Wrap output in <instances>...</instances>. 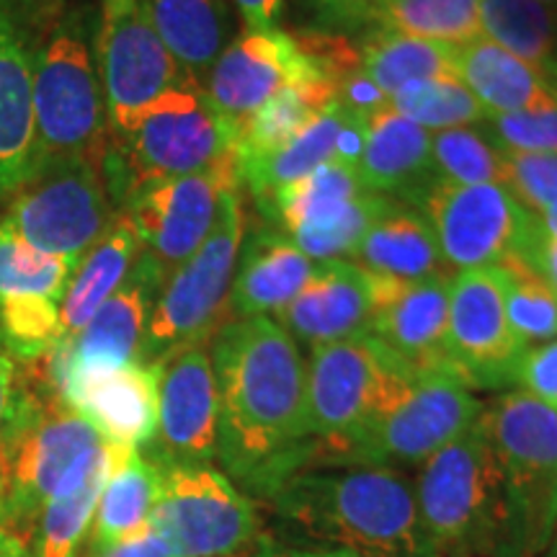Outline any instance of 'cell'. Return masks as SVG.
I'll use <instances>...</instances> for the list:
<instances>
[{
    "label": "cell",
    "instance_id": "6da1fadb",
    "mask_svg": "<svg viewBox=\"0 0 557 557\" xmlns=\"http://www.w3.org/2000/svg\"><path fill=\"white\" fill-rule=\"evenodd\" d=\"M220 398L218 459L240 491L267 498L318 457L308 361L274 318H233L209 344Z\"/></svg>",
    "mask_w": 557,
    "mask_h": 557
},
{
    "label": "cell",
    "instance_id": "7a4b0ae2",
    "mask_svg": "<svg viewBox=\"0 0 557 557\" xmlns=\"http://www.w3.org/2000/svg\"><path fill=\"white\" fill-rule=\"evenodd\" d=\"M129 451L135 449L103 438L86 416L60 398L41 361L18 364L0 429V478L13 534L32 545L41 508L78 493Z\"/></svg>",
    "mask_w": 557,
    "mask_h": 557
},
{
    "label": "cell",
    "instance_id": "3957f363",
    "mask_svg": "<svg viewBox=\"0 0 557 557\" xmlns=\"http://www.w3.org/2000/svg\"><path fill=\"white\" fill-rule=\"evenodd\" d=\"M289 532L361 557H438L418 513L416 485L380 465H308L263 498Z\"/></svg>",
    "mask_w": 557,
    "mask_h": 557
},
{
    "label": "cell",
    "instance_id": "277c9868",
    "mask_svg": "<svg viewBox=\"0 0 557 557\" xmlns=\"http://www.w3.org/2000/svg\"><path fill=\"white\" fill-rule=\"evenodd\" d=\"M99 13L88 3L65 5L32 41L34 124L37 169L34 173L94 160L101 165L109 145V116L96 67Z\"/></svg>",
    "mask_w": 557,
    "mask_h": 557
},
{
    "label": "cell",
    "instance_id": "5b68a950",
    "mask_svg": "<svg viewBox=\"0 0 557 557\" xmlns=\"http://www.w3.org/2000/svg\"><path fill=\"white\" fill-rule=\"evenodd\" d=\"M416 500L438 557H517L504 468L483 416L421 465Z\"/></svg>",
    "mask_w": 557,
    "mask_h": 557
},
{
    "label": "cell",
    "instance_id": "8992f818",
    "mask_svg": "<svg viewBox=\"0 0 557 557\" xmlns=\"http://www.w3.org/2000/svg\"><path fill=\"white\" fill-rule=\"evenodd\" d=\"M233 156V132L212 109L201 83L184 75L129 129L109 135L101 176L114 207L124 212L148 186L209 171Z\"/></svg>",
    "mask_w": 557,
    "mask_h": 557
},
{
    "label": "cell",
    "instance_id": "52a82bcc",
    "mask_svg": "<svg viewBox=\"0 0 557 557\" xmlns=\"http://www.w3.org/2000/svg\"><path fill=\"white\" fill-rule=\"evenodd\" d=\"M418 372L374 336L320 346L308 359L312 465H346L367 431L395 406Z\"/></svg>",
    "mask_w": 557,
    "mask_h": 557
},
{
    "label": "cell",
    "instance_id": "ba28073f",
    "mask_svg": "<svg viewBox=\"0 0 557 557\" xmlns=\"http://www.w3.org/2000/svg\"><path fill=\"white\" fill-rule=\"evenodd\" d=\"M243 184L222 197L218 222L197 253L165 278L145 331L139 364L160 367L194 346H209L233 320V282L246 235Z\"/></svg>",
    "mask_w": 557,
    "mask_h": 557
},
{
    "label": "cell",
    "instance_id": "9c48e42d",
    "mask_svg": "<svg viewBox=\"0 0 557 557\" xmlns=\"http://www.w3.org/2000/svg\"><path fill=\"white\" fill-rule=\"evenodd\" d=\"M511 511L513 555L537 557L557 527V410L511 389L483 408Z\"/></svg>",
    "mask_w": 557,
    "mask_h": 557
},
{
    "label": "cell",
    "instance_id": "30bf717a",
    "mask_svg": "<svg viewBox=\"0 0 557 557\" xmlns=\"http://www.w3.org/2000/svg\"><path fill=\"white\" fill-rule=\"evenodd\" d=\"M156 468L160 493L150 527L178 557H235L256 547L259 511L225 472L212 465L156 462Z\"/></svg>",
    "mask_w": 557,
    "mask_h": 557
},
{
    "label": "cell",
    "instance_id": "8fae6325",
    "mask_svg": "<svg viewBox=\"0 0 557 557\" xmlns=\"http://www.w3.org/2000/svg\"><path fill=\"white\" fill-rule=\"evenodd\" d=\"M94 160H70L26 181L0 222L41 253L78 263L120 218Z\"/></svg>",
    "mask_w": 557,
    "mask_h": 557
},
{
    "label": "cell",
    "instance_id": "7c38bea8",
    "mask_svg": "<svg viewBox=\"0 0 557 557\" xmlns=\"http://www.w3.org/2000/svg\"><path fill=\"white\" fill-rule=\"evenodd\" d=\"M387 201L361 184L357 169L329 160L278 189L259 214L276 222L308 259L348 261Z\"/></svg>",
    "mask_w": 557,
    "mask_h": 557
},
{
    "label": "cell",
    "instance_id": "4fadbf2b",
    "mask_svg": "<svg viewBox=\"0 0 557 557\" xmlns=\"http://www.w3.org/2000/svg\"><path fill=\"white\" fill-rule=\"evenodd\" d=\"M163 284V271L148 253L139 250L122 287L101 305L86 329L65 344L54 346L50 357L41 359V367L62 400L67 403L83 382L114 369L139 364L145 331Z\"/></svg>",
    "mask_w": 557,
    "mask_h": 557
},
{
    "label": "cell",
    "instance_id": "5bb4252c",
    "mask_svg": "<svg viewBox=\"0 0 557 557\" xmlns=\"http://www.w3.org/2000/svg\"><path fill=\"white\" fill-rule=\"evenodd\" d=\"M96 67L107 103L109 135H120L152 101L184 78L158 37L143 0H103L96 29Z\"/></svg>",
    "mask_w": 557,
    "mask_h": 557
},
{
    "label": "cell",
    "instance_id": "9a60e30c",
    "mask_svg": "<svg viewBox=\"0 0 557 557\" xmlns=\"http://www.w3.org/2000/svg\"><path fill=\"white\" fill-rule=\"evenodd\" d=\"M483 403L444 372H418L395 406L367 431L346 465H423L475 426Z\"/></svg>",
    "mask_w": 557,
    "mask_h": 557
},
{
    "label": "cell",
    "instance_id": "2e32d148",
    "mask_svg": "<svg viewBox=\"0 0 557 557\" xmlns=\"http://www.w3.org/2000/svg\"><path fill=\"white\" fill-rule=\"evenodd\" d=\"M421 209L451 274L517 261L534 233V214L500 184H436Z\"/></svg>",
    "mask_w": 557,
    "mask_h": 557
},
{
    "label": "cell",
    "instance_id": "e0dca14e",
    "mask_svg": "<svg viewBox=\"0 0 557 557\" xmlns=\"http://www.w3.org/2000/svg\"><path fill=\"white\" fill-rule=\"evenodd\" d=\"M529 346L506 315L504 269H472L451 276L447 369L470 389L517 385V369Z\"/></svg>",
    "mask_w": 557,
    "mask_h": 557
},
{
    "label": "cell",
    "instance_id": "ac0fdd59",
    "mask_svg": "<svg viewBox=\"0 0 557 557\" xmlns=\"http://www.w3.org/2000/svg\"><path fill=\"white\" fill-rule=\"evenodd\" d=\"M235 186H240V173L233 156L209 171L152 184L129 201L124 214L135 227L139 250L165 278L197 253L218 222L222 197Z\"/></svg>",
    "mask_w": 557,
    "mask_h": 557
},
{
    "label": "cell",
    "instance_id": "d6986e66",
    "mask_svg": "<svg viewBox=\"0 0 557 557\" xmlns=\"http://www.w3.org/2000/svg\"><path fill=\"white\" fill-rule=\"evenodd\" d=\"M318 78L325 75L299 50L297 39L276 26L238 34L209 70L201 88L225 127L238 137L250 116L278 90Z\"/></svg>",
    "mask_w": 557,
    "mask_h": 557
},
{
    "label": "cell",
    "instance_id": "ffe728a7",
    "mask_svg": "<svg viewBox=\"0 0 557 557\" xmlns=\"http://www.w3.org/2000/svg\"><path fill=\"white\" fill-rule=\"evenodd\" d=\"M220 398L207 346H194L160 364L158 429L148 459L212 465L218 459Z\"/></svg>",
    "mask_w": 557,
    "mask_h": 557
},
{
    "label": "cell",
    "instance_id": "44dd1931",
    "mask_svg": "<svg viewBox=\"0 0 557 557\" xmlns=\"http://www.w3.org/2000/svg\"><path fill=\"white\" fill-rule=\"evenodd\" d=\"M451 276H431L418 282L372 276L374 308L369 336L385 344L413 372L447 369Z\"/></svg>",
    "mask_w": 557,
    "mask_h": 557
},
{
    "label": "cell",
    "instance_id": "7402d4cb",
    "mask_svg": "<svg viewBox=\"0 0 557 557\" xmlns=\"http://www.w3.org/2000/svg\"><path fill=\"white\" fill-rule=\"evenodd\" d=\"M372 274L351 261L318 263L315 274L274 320L297 346H320L367 336L372 323Z\"/></svg>",
    "mask_w": 557,
    "mask_h": 557
},
{
    "label": "cell",
    "instance_id": "603a6c76",
    "mask_svg": "<svg viewBox=\"0 0 557 557\" xmlns=\"http://www.w3.org/2000/svg\"><path fill=\"white\" fill-rule=\"evenodd\" d=\"M37 124H34L32 37L0 0V205L34 176Z\"/></svg>",
    "mask_w": 557,
    "mask_h": 557
},
{
    "label": "cell",
    "instance_id": "cb8c5ba5",
    "mask_svg": "<svg viewBox=\"0 0 557 557\" xmlns=\"http://www.w3.org/2000/svg\"><path fill=\"white\" fill-rule=\"evenodd\" d=\"M308 259L276 222L259 220L243 235L238 271L233 282V318L276 315L315 274Z\"/></svg>",
    "mask_w": 557,
    "mask_h": 557
},
{
    "label": "cell",
    "instance_id": "d4e9b609",
    "mask_svg": "<svg viewBox=\"0 0 557 557\" xmlns=\"http://www.w3.org/2000/svg\"><path fill=\"white\" fill-rule=\"evenodd\" d=\"M357 173L369 191L421 207L438 184L431 169V132L406 120L387 101L367 120V148Z\"/></svg>",
    "mask_w": 557,
    "mask_h": 557
},
{
    "label": "cell",
    "instance_id": "484cf974",
    "mask_svg": "<svg viewBox=\"0 0 557 557\" xmlns=\"http://www.w3.org/2000/svg\"><path fill=\"white\" fill-rule=\"evenodd\" d=\"M160 367L129 364L94 377L70 395L67 406L86 416L103 438L129 449L148 447L158 429Z\"/></svg>",
    "mask_w": 557,
    "mask_h": 557
},
{
    "label": "cell",
    "instance_id": "4316f807",
    "mask_svg": "<svg viewBox=\"0 0 557 557\" xmlns=\"http://www.w3.org/2000/svg\"><path fill=\"white\" fill-rule=\"evenodd\" d=\"M348 261L367 274L395 282L455 276L444 263L436 233L423 209L395 199H389L380 218L369 225Z\"/></svg>",
    "mask_w": 557,
    "mask_h": 557
},
{
    "label": "cell",
    "instance_id": "83f0119b",
    "mask_svg": "<svg viewBox=\"0 0 557 557\" xmlns=\"http://www.w3.org/2000/svg\"><path fill=\"white\" fill-rule=\"evenodd\" d=\"M455 75L468 86L487 116L557 103V90L537 67L485 37L455 47Z\"/></svg>",
    "mask_w": 557,
    "mask_h": 557
},
{
    "label": "cell",
    "instance_id": "f1b7e54d",
    "mask_svg": "<svg viewBox=\"0 0 557 557\" xmlns=\"http://www.w3.org/2000/svg\"><path fill=\"white\" fill-rule=\"evenodd\" d=\"M143 5L181 73L197 83H205L220 54L238 37V13L230 0H143Z\"/></svg>",
    "mask_w": 557,
    "mask_h": 557
},
{
    "label": "cell",
    "instance_id": "f546056e",
    "mask_svg": "<svg viewBox=\"0 0 557 557\" xmlns=\"http://www.w3.org/2000/svg\"><path fill=\"white\" fill-rule=\"evenodd\" d=\"M139 240L127 214H120L109 233L75 263L60 302V344L86 329L107 299L122 287L135 267Z\"/></svg>",
    "mask_w": 557,
    "mask_h": 557
},
{
    "label": "cell",
    "instance_id": "4dcf8cb0",
    "mask_svg": "<svg viewBox=\"0 0 557 557\" xmlns=\"http://www.w3.org/2000/svg\"><path fill=\"white\" fill-rule=\"evenodd\" d=\"M344 114V107L333 103V107L320 111L315 120L305 124L278 150L238 165L240 184L250 191L256 207H263L278 189L295 184V181L305 178L308 173L336 158V143Z\"/></svg>",
    "mask_w": 557,
    "mask_h": 557
},
{
    "label": "cell",
    "instance_id": "1f68e13d",
    "mask_svg": "<svg viewBox=\"0 0 557 557\" xmlns=\"http://www.w3.org/2000/svg\"><path fill=\"white\" fill-rule=\"evenodd\" d=\"M160 472L143 451L122 459L103 485L96 517L90 524V545H111L150 527L158 504Z\"/></svg>",
    "mask_w": 557,
    "mask_h": 557
},
{
    "label": "cell",
    "instance_id": "d6a6232c",
    "mask_svg": "<svg viewBox=\"0 0 557 557\" xmlns=\"http://www.w3.org/2000/svg\"><path fill=\"white\" fill-rule=\"evenodd\" d=\"M361 73L387 99L418 81L455 75V47L372 29L361 37Z\"/></svg>",
    "mask_w": 557,
    "mask_h": 557
},
{
    "label": "cell",
    "instance_id": "836d02e7",
    "mask_svg": "<svg viewBox=\"0 0 557 557\" xmlns=\"http://www.w3.org/2000/svg\"><path fill=\"white\" fill-rule=\"evenodd\" d=\"M333 103H336V83L329 78L297 83V86L278 90L274 99H269L250 116L246 127L235 137L238 165L278 150Z\"/></svg>",
    "mask_w": 557,
    "mask_h": 557
},
{
    "label": "cell",
    "instance_id": "e575fe53",
    "mask_svg": "<svg viewBox=\"0 0 557 557\" xmlns=\"http://www.w3.org/2000/svg\"><path fill=\"white\" fill-rule=\"evenodd\" d=\"M483 37L542 75L557 65V11L540 0H478Z\"/></svg>",
    "mask_w": 557,
    "mask_h": 557
},
{
    "label": "cell",
    "instance_id": "d590c367",
    "mask_svg": "<svg viewBox=\"0 0 557 557\" xmlns=\"http://www.w3.org/2000/svg\"><path fill=\"white\" fill-rule=\"evenodd\" d=\"M372 29L406 34L444 47H462L483 37L478 0H382Z\"/></svg>",
    "mask_w": 557,
    "mask_h": 557
},
{
    "label": "cell",
    "instance_id": "8d00e7d4",
    "mask_svg": "<svg viewBox=\"0 0 557 557\" xmlns=\"http://www.w3.org/2000/svg\"><path fill=\"white\" fill-rule=\"evenodd\" d=\"M75 263L41 253L0 222V299L62 302Z\"/></svg>",
    "mask_w": 557,
    "mask_h": 557
},
{
    "label": "cell",
    "instance_id": "74e56055",
    "mask_svg": "<svg viewBox=\"0 0 557 557\" xmlns=\"http://www.w3.org/2000/svg\"><path fill=\"white\" fill-rule=\"evenodd\" d=\"M431 169L438 184H504V150L487 137L483 124L431 132Z\"/></svg>",
    "mask_w": 557,
    "mask_h": 557
},
{
    "label": "cell",
    "instance_id": "f35d334b",
    "mask_svg": "<svg viewBox=\"0 0 557 557\" xmlns=\"http://www.w3.org/2000/svg\"><path fill=\"white\" fill-rule=\"evenodd\" d=\"M389 107L429 132L478 127L487 120L485 109L457 75L410 83L389 99Z\"/></svg>",
    "mask_w": 557,
    "mask_h": 557
},
{
    "label": "cell",
    "instance_id": "ab89813d",
    "mask_svg": "<svg viewBox=\"0 0 557 557\" xmlns=\"http://www.w3.org/2000/svg\"><path fill=\"white\" fill-rule=\"evenodd\" d=\"M111 472H114V468L99 472L78 493L67 498H54L41 508L37 529H34V553H37V557H78L83 540H86L90 524H94L96 504H99V496Z\"/></svg>",
    "mask_w": 557,
    "mask_h": 557
},
{
    "label": "cell",
    "instance_id": "60d3db41",
    "mask_svg": "<svg viewBox=\"0 0 557 557\" xmlns=\"http://www.w3.org/2000/svg\"><path fill=\"white\" fill-rule=\"evenodd\" d=\"M506 315L524 346L557 338V292L521 261L500 263Z\"/></svg>",
    "mask_w": 557,
    "mask_h": 557
},
{
    "label": "cell",
    "instance_id": "b9f144b4",
    "mask_svg": "<svg viewBox=\"0 0 557 557\" xmlns=\"http://www.w3.org/2000/svg\"><path fill=\"white\" fill-rule=\"evenodd\" d=\"M521 207L537 214L557 201V152H506L504 184Z\"/></svg>",
    "mask_w": 557,
    "mask_h": 557
},
{
    "label": "cell",
    "instance_id": "7bdbcfd3",
    "mask_svg": "<svg viewBox=\"0 0 557 557\" xmlns=\"http://www.w3.org/2000/svg\"><path fill=\"white\" fill-rule=\"evenodd\" d=\"M483 129L506 152H557V103L487 116Z\"/></svg>",
    "mask_w": 557,
    "mask_h": 557
},
{
    "label": "cell",
    "instance_id": "ee69618b",
    "mask_svg": "<svg viewBox=\"0 0 557 557\" xmlns=\"http://www.w3.org/2000/svg\"><path fill=\"white\" fill-rule=\"evenodd\" d=\"M382 0H297L305 32L364 37L372 29Z\"/></svg>",
    "mask_w": 557,
    "mask_h": 557
},
{
    "label": "cell",
    "instance_id": "f6af8a7d",
    "mask_svg": "<svg viewBox=\"0 0 557 557\" xmlns=\"http://www.w3.org/2000/svg\"><path fill=\"white\" fill-rule=\"evenodd\" d=\"M517 385L557 410V338L527 348L517 369Z\"/></svg>",
    "mask_w": 557,
    "mask_h": 557
},
{
    "label": "cell",
    "instance_id": "bcb514c9",
    "mask_svg": "<svg viewBox=\"0 0 557 557\" xmlns=\"http://www.w3.org/2000/svg\"><path fill=\"white\" fill-rule=\"evenodd\" d=\"M387 101H389L387 96L382 94V90L374 86L364 73H361V67L354 70L351 75H346L344 81H338L336 103L338 107H344L346 111H351V114L369 120L374 111L387 107Z\"/></svg>",
    "mask_w": 557,
    "mask_h": 557
},
{
    "label": "cell",
    "instance_id": "7dc6e473",
    "mask_svg": "<svg viewBox=\"0 0 557 557\" xmlns=\"http://www.w3.org/2000/svg\"><path fill=\"white\" fill-rule=\"evenodd\" d=\"M86 557H178L152 527L111 545H90Z\"/></svg>",
    "mask_w": 557,
    "mask_h": 557
},
{
    "label": "cell",
    "instance_id": "c3c4849f",
    "mask_svg": "<svg viewBox=\"0 0 557 557\" xmlns=\"http://www.w3.org/2000/svg\"><path fill=\"white\" fill-rule=\"evenodd\" d=\"M517 261H521L527 269H532L534 274L545 278L549 287L557 292V238H547L545 233H540L537 218H534L532 238H529L524 253H521Z\"/></svg>",
    "mask_w": 557,
    "mask_h": 557
},
{
    "label": "cell",
    "instance_id": "681fc988",
    "mask_svg": "<svg viewBox=\"0 0 557 557\" xmlns=\"http://www.w3.org/2000/svg\"><path fill=\"white\" fill-rule=\"evenodd\" d=\"M248 557H361L351 549L333 547V545H292V542H274L269 537H261L256 547L250 549Z\"/></svg>",
    "mask_w": 557,
    "mask_h": 557
},
{
    "label": "cell",
    "instance_id": "f907efd6",
    "mask_svg": "<svg viewBox=\"0 0 557 557\" xmlns=\"http://www.w3.org/2000/svg\"><path fill=\"white\" fill-rule=\"evenodd\" d=\"M364 148H367V120L364 116H357L351 114V111H346L344 124H341V132H338L336 158L333 160L348 165V169H359V160L364 156Z\"/></svg>",
    "mask_w": 557,
    "mask_h": 557
},
{
    "label": "cell",
    "instance_id": "816d5d0a",
    "mask_svg": "<svg viewBox=\"0 0 557 557\" xmlns=\"http://www.w3.org/2000/svg\"><path fill=\"white\" fill-rule=\"evenodd\" d=\"M230 3H233L246 32L276 29L284 11V0H230Z\"/></svg>",
    "mask_w": 557,
    "mask_h": 557
},
{
    "label": "cell",
    "instance_id": "f5cc1de1",
    "mask_svg": "<svg viewBox=\"0 0 557 557\" xmlns=\"http://www.w3.org/2000/svg\"><path fill=\"white\" fill-rule=\"evenodd\" d=\"M24 32H39L62 9V0H3Z\"/></svg>",
    "mask_w": 557,
    "mask_h": 557
},
{
    "label": "cell",
    "instance_id": "db71d44e",
    "mask_svg": "<svg viewBox=\"0 0 557 557\" xmlns=\"http://www.w3.org/2000/svg\"><path fill=\"white\" fill-rule=\"evenodd\" d=\"M0 557H32V545L13 534L9 524V508H5L3 478H0Z\"/></svg>",
    "mask_w": 557,
    "mask_h": 557
},
{
    "label": "cell",
    "instance_id": "11a10c76",
    "mask_svg": "<svg viewBox=\"0 0 557 557\" xmlns=\"http://www.w3.org/2000/svg\"><path fill=\"white\" fill-rule=\"evenodd\" d=\"M16 361L0 348V429H3L5 416H9L11 398H13V382H16Z\"/></svg>",
    "mask_w": 557,
    "mask_h": 557
},
{
    "label": "cell",
    "instance_id": "9f6ffc18",
    "mask_svg": "<svg viewBox=\"0 0 557 557\" xmlns=\"http://www.w3.org/2000/svg\"><path fill=\"white\" fill-rule=\"evenodd\" d=\"M537 227L540 233H545L547 238H557V201H553V205H547L545 209H540L537 214Z\"/></svg>",
    "mask_w": 557,
    "mask_h": 557
},
{
    "label": "cell",
    "instance_id": "6f0895ef",
    "mask_svg": "<svg viewBox=\"0 0 557 557\" xmlns=\"http://www.w3.org/2000/svg\"><path fill=\"white\" fill-rule=\"evenodd\" d=\"M537 557H557V527H555V534H553V540L547 542V547L542 549V553H540Z\"/></svg>",
    "mask_w": 557,
    "mask_h": 557
},
{
    "label": "cell",
    "instance_id": "680465c9",
    "mask_svg": "<svg viewBox=\"0 0 557 557\" xmlns=\"http://www.w3.org/2000/svg\"><path fill=\"white\" fill-rule=\"evenodd\" d=\"M547 81H549V83H553V88H555V90H557V65H555V67H553V70H549V75H547Z\"/></svg>",
    "mask_w": 557,
    "mask_h": 557
},
{
    "label": "cell",
    "instance_id": "91938a15",
    "mask_svg": "<svg viewBox=\"0 0 557 557\" xmlns=\"http://www.w3.org/2000/svg\"><path fill=\"white\" fill-rule=\"evenodd\" d=\"M540 3H545V5H549V9L557 11V0H540Z\"/></svg>",
    "mask_w": 557,
    "mask_h": 557
}]
</instances>
